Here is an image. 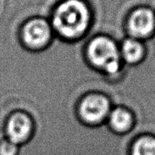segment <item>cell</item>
<instances>
[{
	"mask_svg": "<svg viewBox=\"0 0 155 155\" xmlns=\"http://www.w3.org/2000/svg\"><path fill=\"white\" fill-rule=\"evenodd\" d=\"M18 145L3 137L0 138V155H18L19 151Z\"/></svg>",
	"mask_w": 155,
	"mask_h": 155,
	"instance_id": "30bf717a",
	"label": "cell"
},
{
	"mask_svg": "<svg viewBox=\"0 0 155 155\" xmlns=\"http://www.w3.org/2000/svg\"><path fill=\"white\" fill-rule=\"evenodd\" d=\"M128 28L131 38L140 40L150 36L155 29V15L146 8L134 11L128 21Z\"/></svg>",
	"mask_w": 155,
	"mask_h": 155,
	"instance_id": "8992f818",
	"label": "cell"
},
{
	"mask_svg": "<svg viewBox=\"0 0 155 155\" xmlns=\"http://www.w3.org/2000/svg\"><path fill=\"white\" fill-rule=\"evenodd\" d=\"M34 132V119L27 112L23 110L11 113L4 123V137L18 146L29 141Z\"/></svg>",
	"mask_w": 155,
	"mask_h": 155,
	"instance_id": "5b68a950",
	"label": "cell"
},
{
	"mask_svg": "<svg viewBox=\"0 0 155 155\" xmlns=\"http://www.w3.org/2000/svg\"><path fill=\"white\" fill-rule=\"evenodd\" d=\"M105 124L111 132L124 134L132 128L134 117L131 112L125 108L113 107Z\"/></svg>",
	"mask_w": 155,
	"mask_h": 155,
	"instance_id": "52a82bcc",
	"label": "cell"
},
{
	"mask_svg": "<svg viewBox=\"0 0 155 155\" xmlns=\"http://www.w3.org/2000/svg\"><path fill=\"white\" fill-rule=\"evenodd\" d=\"M55 37L50 22L44 18H33L20 28L19 38L24 47L33 51L46 48Z\"/></svg>",
	"mask_w": 155,
	"mask_h": 155,
	"instance_id": "277c9868",
	"label": "cell"
},
{
	"mask_svg": "<svg viewBox=\"0 0 155 155\" xmlns=\"http://www.w3.org/2000/svg\"><path fill=\"white\" fill-rule=\"evenodd\" d=\"M90 13L81 0H66L55 9L50 24L55 36L75 42L86 37L90 25Z\"/></svg>",
	"mask_w": 155,
	"mask_h": 155,
	"instance_id": "6da1fadb",
	"label": "cell"
},
{
	"mask_svg": "<svg viewBox=\"0 0 155 155\" xmlns=\"http://www.w3.org/2000/svg\"><path fill=\"white\" fill-rule=\"evenodd\" d=\"M84 56L90 67L107 78L121 70L119 46L108 36L100 34L89 38L84 47Z\"/></svg>",
	"mask_w": 155,
	"mask_h": 155,
	"instance_id": "7a4b0ae2",
	"label": "cell"
},
{
	"mask_svg": "<svg viewBox=\"0 0 155 155\" xmlns=\"http://www.w3.org/2000/svg\"><path fill=\"white\" fill-rule=\"evenodd\" d=\"M119 52L122 61L129 64H136L143 58L144 48L140 40L128 38L119 46Z\"/></svg>",
	"mask_w": 155,
	"mask_h": 155,
	"instance_id": "ba28073f",
	"label": "cell"
},
{
	"mask_svg": "<svg viewBox=\"0 0 155 155\" xmlns=\"http://www.w3.org/2000/svg\"><path fill=\"white\" fill-rule=\"evenodd\" d=\"M131 153L132 155H155V137L145 135L137 138Z\"/></svg>",
	"mask_w": 155,
	"mask_h": 155,
	"instance_id": "9c48e42d",
	"label": "cell"
},
{
	"mask_svg": "<svg viewBox=\"0 0 155 155\" xmlns=\"http://www.w3.org/2000/svg\"><path fill=\"white\" fill-rule=\"evenodd\" d=\"M113 108L110 98L106 93L89 92L77 104V115L82 123L91 127L104 124Z\"/></svg>",
	"mask_w": 155,
	"mask_h": 155,
	"instance_id": "3957f363",
	"label": "cell"
}]
</instances>
